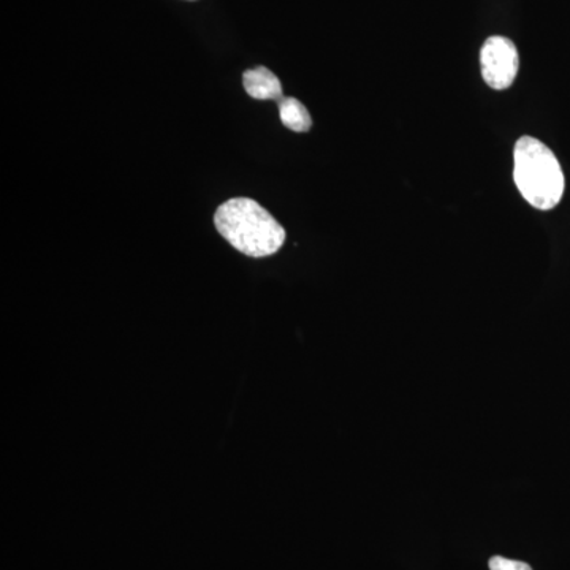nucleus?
<instances>
[{"label": "nucleus", "mask_w": 570, "mask_h": 570, "mask_svg": "<svg viewBox=\"0 0 570 570\" xmlns=\"http://www.w3.org/2000/svg\"><path fill=\"white\" fill-rule=\"evenodd\" d=\"M490 570H532L527 562L508 560V558L493 557L490 562Z\"/></svg>", "instance_id": "obj_6"}, {"label": "nucleus", "mask_w": 570, "mask_h": 570, "mask_svg": "<svg viewBox=\"0 0 570 570\" xmlns=\"http://www.w3.org/2000/svg\"><path fill=\"white\" fill-rule=\"evenodd\" d=\"M277 107H279L281 121L287 129L298 134L309 132L311 127H313V118H311L305 105L299 102L298 99L283 97V99L277 100Z\"/></svg>", "instance_id": "obj_5"}, {"label": "nucleus", "mask_w": 570, "mask_h": 570, "mask_svg": "<svg viewBox=\"0 0 570 570\" xmlns=\"http://www.w3.org/2000/svg\"><path fill=\"white\" fill-rule=\"evenodd\" d=\"M214 225L236 250L254 258L276 254L287 236L273 214L250 198L225 202L214 214Z\"/></svg>", "instance_id": "obj_1"}, {"label": "nucleus", "mask_w": 570, "mask_h": 570, "mask_svg": "<svg viewBox=\"0 0 570 570\" xmlns=\"http://www.w3.org/2000/svg\"><path fill=\"white\" fill-rule=\"evenodd\" d=\"M513 181L521 197L540 212L560 204L566 179L557 156L534 137H521L513 149Z\"/></svg>", "instance_id": "obj_2"}, {"label": "nucleus", "mask_w": 570, "mask_h": 570, "mask_svg": "<svg viewBox=\"0 0 570 570\" xmlns=\"http://www.w3.org/2000/svg\"><path fill=\"white\" fill-rule=\"evenodd\" d=\"M243 85L253 99L276 100V102L283 99V85L279 78L266 67H255L253 70L245 71Z\"/></svg>", "instance_id": "obj_4"}, {"label": "nucleus", "mask_w": 570, "mask_h": 570, "mask_svg": "<svg viewBox=\"0 0 570 570\" xmlns=\"http://www.w3.org/2000/svg\"><path fill=\"white\" fill-rule=\"evenodd\" d=\"M519 50L515 43L505 37H490L480 51L483 80L497 91H504L513 85L519 75Z\"/></svg>", "instance_id": "obj_3"}]
</instances>
